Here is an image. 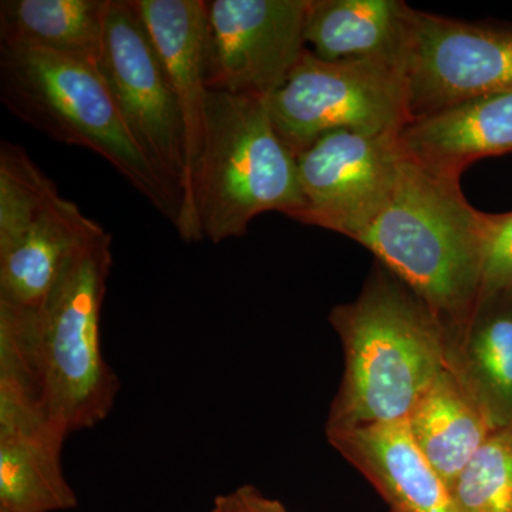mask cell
I'll return each mask as SVG.
<instances>
[{"label": "cell", "instance_id": "cell-1", "mask_svg": "<svg viewBox=\"0 0 512 512\" xmlns=\"http://www.w3.org/2000/svg\"><path fill=\"white\" fill-rule=\"evenodd\" d=\"M113 255L106 229L74 252L35 308L0 303V377L35 394L67 434L110 416L120 379L101 348Z\"/></svg>", "mask_w": 512, "mask_h": 512}, {"label": "cell", "instance_id": "cell-2", "mask_svg": "<svg viewBox=\"0 0 512 512\" xmlns=\"http://www.w3.org/2000/svg\"><path fill=\"white\" fill-rule=\"evenodd\" d=\"M345 367L325 430L399 423L450 365V339L434 313L376 262L353 301L332 309Z\"/></svg>", "mask_w": 512, "mask_h": 512}, {"label": "cell", "instance_id": "cell-3", "mask_svg": "<svg viewBox=\"0 0 512 512\" xmlns=\"http://www.w3.org/2000/svg\"><path fill=\"white\" fill-rule=\"evenodd\" d=\"M487 222L468 204L460 178L434 173L403 151L392 195L356 242L434 313L453 342L477 311Z\"/></svg>", "mask_w": 512, "mask_h": 512}, {"label": "cell", "instance_id": "cell-4", "mask_svg": "<svg viewBox=\"0 0 512 512\" xmlns=\"http://www.w3.org/2000/svg\"><path fill=\"white\" fill-rule=\"evenodd\" d=\"M0 100L39 133L99 154L177 225L183 194L134 140L99 67L46 50L0 49Z\"/></svg>", "mask_w": 512, "mask_h": 512}, {"label": "cell", "instance_id": "cell-5", "mask_svg": "<svg viewBox=\"0 0 512 512\" xmlns=\"http://www.w3.org/2000/svg\"><path fill=\"white\" fill-rule=\"evenodd\" d=\"M298 164L276 133L264 99L210 92L207 136L192 190L202 239L244 237L264 212L295 218L302 210Z\"/></svg>", "mask_w": 512, "mask_h": 512}, {"label": "cell", "instance_id": "cell-6", "mask_svg": "<svg viewBox=\"0 0 512 512\" xmlns=\"http://www.w3.org/2000/svg\"><path fill=\"white\" fill-rule=\"evenodd\" d=\"M264 101L276 133L295 157L335 131L393 133L410 120L399 69L379 62H328L308 49Z\"/></svg>", "mask_w": 512, "mask_h": 512}, {"label": "cell", "instance_id": "cell-7", "mask_svg": "<svg viewBox=\"0 0 512 512\" xmlns=\"http://www.w3.org/2000/svg\"><path fill=\"white\" fill-rule=\"evenodd\" d=\"M400 73L410 120L508 92L512 25L466 22L412 8Z\"/></svg>", "mask_w": 512, "mask_h": 512}, {"label": "cell", "instance_id": "cell-8", "mask_svg": "<svg viewBox=\"0 0 512 512\" xmlns=\"http://www.w3.org/2000/svg\"><path fill=\"white\" fill-rule=\"evenodd\" d=\"M97 67L138 146L183 194V116L134 0H110Z\"/></svg>", "mask_w": 512, "mask_h": 512}, {"label": "cell", "instance_id": "cell-9", "mask_svg": "<svg viewBox=\"0 0 512 512\" xmlns=\"http://www.w3.org/2000/svg\"><path fill=\"white\" fill-rule=\"evenodd\" d=\"M397 133L339 130L299 153L303 205L293 220L356 241L392 195L403 154Z\"/></svg>", "mask_w": 512, "mask_h": 512}, {"label": "cell", "instance_id": "cell-10", "mask_svg": "<svg viewBox=\"0 0 512 512\" xmlns=\"http://www.w3.org/2000/svg\"><path fill=\"white\" fill-rule=\"evenodd\" d=\"M309 0H208L205 76L210 92L266 99L306 52Z\"/></svg>", "mask_w": 512, "mask_h": 512}, {"label": "cell", "instance_id": "cell-11", "mask_svg": "<svg viewBox=\"0 0 512 512\" xmlns=\"http://www.w3.org/2000/svg\"><path fill=\"white\" fill-rule=\"evenodd\" d=\"M170 79L185 134L183 205L178 235L187 244L202 241L192 218V190L207 136L210 90L205 76V0H134Z\"/></svg>", "mask_w": 512, "mask_h": 512}, {"label": "cell", "instance_id": "cell-12", "mask_svg": "<svg viewBox=\"0 0 512 512\" xmlns=\"http://www.w3.org/2000/svg\"><path fill=\"white\" fill-rule=\"evenodd\" d=\"M69 434L35 400L0 390V510L57 512L77 507L63 471Z\"/></svg>", "mask_w": 512, "mask_h": 512}, {"label": "cell", "instance_id": "cell-13", "mask_svg": "<svg viewBox=\"0 0 512 512\" xmlns=\"http://www.w3.org/2000/svg\"><path fill=\"white\" fill-rule=\"evenodd\" d=\"M325 434L330 446L376 488L390 512H456L450 488L414 443L407 421Z\"/></svg>", "mask_w": 512, "mask_h": 512}, {"label": "cell", "instance_id": "cell-14", "mask_svg": "<svg viewBox=\"0 0 512 512\" xmlns=\"http://www.w3.org/2000/svg\"><path fill=\"white\" fill-rule=\"evenodd\" d=\"M397 137L404 153L424 167L461 178L480 158L512 153V90L407 121Z\"/></svg>", "mask_w": 512, "mask_h": 512}, {"label": "cell", "instance_id": "cell-15", "mask_svg": "<svg viewBox=\"0 0 512 512\" xmlns=\"http://www.w3.org/2000/svg\"><path fill=\"white\" fill-rule=\"evenodd\" d=\"M101 228L57 195L28 227L0 241V303L39 306L74 252Z\"/></svg>", "mask_w": 512, "mask_h": 512}, {"label": "cell", "instance_id": "cell-16", "mask_svg": "<svg viewBox=\"0 0 512 512\" xmlns=\"http://www.w3.org/2000/svg\"><path fill=\"white\" fill-rule=\"evenodd\" d=\"M410 10L400 0H309L306 49L328 62H379L400 70Z\"/></svg>", "mask_w": 512, "mask_h": 512}, {"label": "cell", "instance_id": "cell-17", "mask_svg": "<svg viewBox=\"0 0 512 512\" xmlns=\"http://www.w3.org/2000/svg\"><path fill=\"white\" fill-rule=\"evenodd\" d=\"M406 421L414 443L448 488L498 430L450 365L420 397Z\"/></svg>", "mask_w": 512, "mask_h": 512}, {"label": "cell", "instance_id": "cell-18", "mask_svg": "<svg viewBox=\"0 0 512 512\" xmlns=\"http://www.w3.org/2000/svg\"><path fill=\"white\" fill-rule=\"evenodd\" d=\"M110 0H3L0 49H36L97 66Z\"/></svg>", "mask_w": 512, "mask_h": 512}, {"label": "cell", "instance_id": "cell-19", "mask_svg": "<svg viewBox=\"0 0 512 512\" xmlns=\"http://www.w3.org/2000/svg\"><path fill=\"white\" fill-rule=\"evenodd\" d=\"M450 367L497 429L512 424V303L478 306L450 343Z\"/></svg>", "mask_w": 512, "mask_h": 512}, {"label": "cell", "instance_id": "cell-20", "mask_svg": "<svg viewBox=\"0 0 512 512\" xmlns=\"http://www.w3.org/2000/svg\"><path fill=\"white\" fill-rule=\"evenodd\" d=\"M450 493L456 512H512V424L485 440Z\"/></svg>", "mask_w": 512, "mask_h": 512}, {"label": "cell", "instance_id": "cell-21", "mask_svg": "<svg viewBox=\"0 0 512 512\" xmlns=\"http://www.w3.org/2000/svg\"><path fill=\"white\" fill-rule=\"evenodd\" d=\"M59 194L56 184L12 141L0 144V241L28 227Z\"/></svg>", "mask_w": 512, "mask_h": 512}, {"label": "cell", "instance_id": "cell-22", "mask_svg": "<svg viewBox=\"0 0 512 512\" xmlns=\"http://www.w3.org/2000/svg\"><path fill=\"white\" fill-rule=\"evenodd\" d=\"M512 303V212L488 214L478 306Z\"/></svg>", "mask_w": 512, "mask_h": 512}, {"label": "cell", "instance_id": "cell-23", "mask_svg": "<svg viewBox=\"0 0 512 512\" xmlns=\"http://www.w3.org/2000/svg\"><path fill=\"white\" fill-rule=\"evenodd\" d=\"M214 505L222 512H291L281 501L266 497L251 484L241 485L229 494L218 495Z\"/></svg>", "mask_w": 512, "mask_h": 512}, {"label": "cell", "instance_id": "cell-24", "mask_svg": "<svg viewBox=\"0 0 512 512\" xmlns=\"http://www.w3.org/2000/svg\"><path fill=\"white\" fill-rule=\"evenodd\" d=\"M210 512H222L221 508H218L217 505H212Z\"/></svg>", "mask_w": 512, "mask_h": 512}, {"label": "cell", "instance_id": "cell-25", "mask_svg": "<svg viewBox=\"0 0 512 512\" xmlns=\"http://www.w3.org/2000/svg\"><path fill=\"white\" fill-rule=\"evenodd\" d=\"M0 512H8V511H5V510H0Z\"/></svg>", "mask_w": 512, "mask_h": 512}]
</instances>
